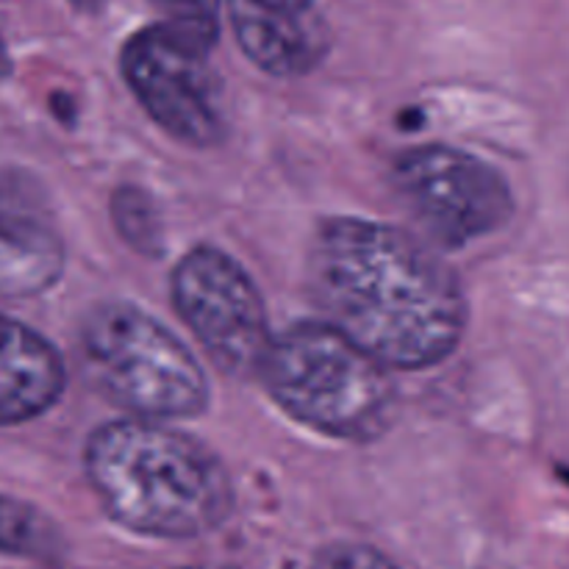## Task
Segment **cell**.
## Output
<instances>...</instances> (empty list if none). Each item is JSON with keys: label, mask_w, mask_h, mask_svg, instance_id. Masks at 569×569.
<instances>
[{"label": "cell", "mask_w": 569, "mask_h": 569, "mask_svg": "<svg viewBox=\"0 0 569 569\" xmlns=\"http://www.w3.org/2000/svg\"><path fill=\"white\" fill-rule=\"evenodd\" d=\"M309 292L328 326L387 370L439 365L465 337L467 298L456 272L387 222H322L309 248Z\"/></svg>", "instance_id": "6da1fadb"}, {"label": "cell", "mask_w": 569, "mask_h": 569, "mask_svg": "<svg viewBox=\"0 0 569 569\" xmlns=\"http://www.w3.org/2000/svg\"><path fill=\"white\" fill-rule=\"evenodd\" d=\"M83 470L106 515L142 537H200L233 511V483L220 456L164 422L128 417L94 428Z\"/></svg>", "instance_id": "7a4b0ae2"}, {"label": "cell", "mask_w": 569, "mask_h": 569, "mask_svg": "<svg viewBox=\"0 0 569 569\" xmlns=\"http://www.w3.org/2000/svg\"><path fill=\"white\" fill-rule=\"evenodd\" d=\"M259 378L292 420L322 437L370 442L392 426L389 370L328 322H298L272 337Z\"/></svg>", "instance_id": "3957f363"}, {"label": "cell", "mask_w": 569, "mask_h": 569, "mask_svg": "<svg viewBox=\"0 0 569 569\" xmlns=\"http://www.w3.org/2000/svg\"><path fill=\"white\" fill-rule=\"evenodd\" d=\"M89 381L133 420H181L209 406V381L192 350L131 303H103L81 326Z\"/></svg>", "instance_id": "277c9868"}, {"label": "cell", "mask_w": 569, "mask_h": 569, "mask_svg": "<svg viewBox=\"0 0 569 569\" xmlns=\"http://www.w3.org/2000/svg\"><path fill=\"white\" fill-rule=\"evenodd\" d=\"M392 183L409 214L442 248L489 237L515 214L509 181L478 156L445 144L400 153Z\"/></svg>", "instance_id": "5b68a950"}, {"label": "cell", "mask_w": 569, "mask_h": 569, "mask_svg": "<svg viewBox=\"0 0 569 569\" xmlns=\"http://www.w3.org/2000/svg\"><path fill=\"white\" fill-rule=\"evenodd\" d=\"M120 70L150 120L189 148H214L228 133L226 100L209 53L167 26L133 33Z\"/></svg>", "instance_id": "8992f818"}, {"label": "cell", "mask_w": 569, "mask_h": 569, "mask_svg": "<svg viewBox=\"0 0 569 569\" xmlns=\"http://www.w3.org/2000/svg\"><path fill=\"white\" fill-rule=\"evenodd\" d=\"M170 295L178 317L222 372L259 376L272 333L264 300L239 261L209 244L189 250L172 270Z\"/></svg>", "instance_id": "52a82bcc"}, {"label": "cell", "mask_w": 569, "mask_h": 569, "mask_svg": "<svg viewBox=\"0 0 569 569\" xmlns=\"http://www.w3.org/2000/svg\"><path fill=\"white\" fill-rule=\"evenodd\" d=\"M228 17L242 53L267 76H309L331 48L315 0H228Z\"/></svg>", "instance_id": "ba28073f"}, {"label": "cell", "mask_w": 569, "mask_h": 569, "mask_svg": "<svg viewBox=\"0 0 569 569\" xmlns=\"http://www.w3.org/2000/svg\"><path fill=\"white\" fill-rule=\"evenodd\" d=\"M64 383L59 350L33 328L0 315V426L42 417L59 403Z\"/></svg>", "instance_id": "9c48e42d"}, {"label": "cell", "mask_w": 569, "mask_h": 569, "mask_svg": "<svg viewBox=\"0 0 569 569\" xmlns=\"http://www.w3.org/2000/svg\"><path fill=\"white\" fill-rule=\"evenodd\" d=\"M64 244L44 217L22 203L0 206V298H31L59 281Z\"/></svg>", "instance_id": "30bf717a"}, {"label": "cell", "mask_w": 569, "mask_h": 569, "mask_svg": "<svg viewBox=\"0 0 569 569\" xmlns=\"http://www.w3.org/2000/svg\"><path fill=\"white\" fill-rule=\"evenodd\" d=\"M64 548L59 526L26 500L0 495V553L48 559Z\"/></svg>", "instance_id": "8fae6325"}, {"label": "cell", "mask_w": 569, "mask_h": 569, "mask_svg": "<svg viewBox=\"0 0 569 569\" xmlns=\"http://www.w3.org/2000/svg\"><path fill=\"white\" fill-rule=\"evenodd\" d=\"M111 217L114 228L126 244L139 250L142 256H159L164 248V231L161 217L156 211L153 198L139 187H120L111 198Z\"/></svg>", "instance_id": "7c38bea8"}, {"label": "cell", "mask_w": 569, "mask_h": 569, "mask_svg": "<svg viewBox=\"0 0 569 569\" xmlns=\"http://www.w3.org/2000/svg\"><path fill=\"white\" fill-rule=\"evenodd\" d=\"M164 14L161 26L172 28L209 53L220 39V0H153Z\"/></svg>", "instance_id": "4fadbf2b"}, {"label": "cell", "mask_w": 569, "mask_h": 569, "mask_svg": "<svg viewBox=\"0 0 569 569\" xmlns=\"http://www.w3.org/2000/svg\"><path fill=\"white\" fill-rule=\"evenodd\" d=\"M315 569H400L381 550L359 542L328 545L317 553Z\"/></svg>", "instance_id": "5bb4252c"}, {"label": "cell", "mask_w": 569, "mask_h": 569, "mask_svg": "<svg viewBox=\"0 0 569 569\" xmlns=\"http://www.w3.org/2000/svg\"><path fill=\"white\" fill-rule=\"evenodd\" d=\"M67 3H70L72 9L83 11V14H100L106 6V0H67Z\"/></svg>", "instance_id": "9a60e30c"}, {"label": "cell", "mask_w": 569, "mask_h": 569, "mask_svg": "<svg viewBox=\"0 0 569 569\" xmlns=\"http://www.w3.org/2000/svg\"><path fill=\"white\" fill-rule=\"evenodd\" d=\"M9 72H11V56H9V50H6L3 39H0V81H3Z\"/></svg>", "instance_id": "2e32d148"}, {"label": "cell", "mask_w": 569, "mask_h": 569, "mask_svg": "<svg viewBox=\"0 0 569 569\" xmlns=\"http://www.w3.org/2000/svg\"><path fill=\"white\" fill-rule=\"evenodd\" d=\"M183 569H233V567H183Z\"/></svg>", "instance_id": "e0dca14e"}]
</instances>
